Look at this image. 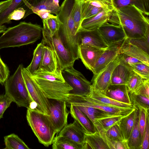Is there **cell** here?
Listing matches in <instances>:
<instances>
[{
	"label": "cell",
	"instance_id": "obj_53",
	"mask_svg": "<svg viewBox=\"0 0 149 149\" xmlns=\"http://www.w3.org/2000/svg\"><path fill=\"white\" fill-rule=\"evenodd\" d=\"M7 29L6 26L4 25L0 26V33H3Z\"/></svg>",
	"mask_w": 149,
	"mask_h": 149
},
{
	"label": "cell",
	"instance_id": "obj_15",
	"mask_svg": "<svg viewBox=\"0 0 149 149\" xmlns=\"http://www.w3.org/2000/svg\"><path fill=\"white\" fill-rule=\"evenodd\" d=\"M122 42L109 46L99 57L92 69V78L96 77L120 54V47Z\"/></svg>",
	"mask_w": 149,
	"mask_h": 149
},
{
	"label": "cell",
	"instance_id": "obj_35",
	"mask_svg": "<svg viewBox=\"0 0 149 149\" xmlns=\"http://www.w3.org/2000/svg\"><path fill=\"white\" fill-rule=\"evenodd\" d=\"M149 31L143 37L139 38H126L127 41L130 44L139 48L149 54Z\"/></svg>",
	"mask_w": 149,
	"mask_h": 149
},
{
	"label": "cell",
	"instance_id": "obj_18",
	"mask_svg": "<svg viewBox=\"0 0 149 149\" xmlns=\"http://www.w3.org/2000/svg\"><path fill=\"white\" fill-rule=\"evenodd\" d=\"M114 10H104L90 18L83 20L77 33L81 30H91L98 29L104 24L108 22L109 17Z\"/></svg>",
	"mask_w": 149,
	"mask_h": 149
},
{
	"label": "cell",
	"instance_id": "obj_12",
	"mask_svg": "<svg viewBox=\"0 0 149 149\" xmlns=\"http://www.w3.org/2000/svg\"><path fill=\"white\" fill-rule=\"evenodd\" d=\"M98 29L109 46L120 44L126 38L123 28L119 26L106 22Z\"/></svg>",
	"mask_w": 149,
	"mask_h": 149
},
{
	"label": "cell",
	"instance_id": "obj_11",
	"mask_svg": "<svg viewBox=\"0 0 149 149\" xmlns=\"http://www.w3.org/2000/svg\"><path fill=\"white\" fill-rule=\"evenodd\" d=\"M121 58V55L120 54L96 77L92 78V87L105 94L108 87L111 84L113 71L119 63Z\"/></svg>",
	"mask_w": 149,
	"mask_h": 149
},
{
	"label": "cell",
	"instance_id": "obj_27",
	"mask_svg": "<svg viewBox=\"0 0 149 149\" xmlns=\"http://www.w3.org/2000/svg\"><path fill=\"white\" fill-rule=\"evenodd\" d=\"M115 9L133 5L145 15H149V0H111Z\"/></svg>",
	"mask_w": 149,
	"mask_h": 149
},
{
	"label": "cell",
	"instance_id": "obj_10",
	"mask_svg": "<svg viewBox=\"0 0 149 149\" xmlns=\"http://www.w3.org/2000/svg\"><path fill=\"white\" fill-rule=\"evenodd\" d=\"M60 0H23L19 7L25 10L24 19L29 15L40 10H47L56 15L59 10Z\"/></svg>",
	"mask_w": 149,
	"mask_h": 149
},
{
	"label": "cell",
	"instance_id": "obj_9",
	"mask_svg": "<svg viewBox=\"0 0 149 149\" xmlns=\"http://www.w3.org/2000/svg\"><path fill=\"white\" fill-rule=\"evenodd\" d=\"M49 118L55 129L58 133L67 124L69 114L66 101L49 99Z\"/></svg>",
	"mask_w": 149,
	"mask_h": 149
},
{
	"label": "cell",
	"instance_id": "obj_36",
	"mask_svg": "<svg viewBox=\"0 0 149 149\" xmlns=\"http://www.w3.org/2000/svg\"><path fill=\"white\" fill-rule=\"evenodd\" d=\"M23 0H12L9 6L2 12L0 13V26L4 23H9L8 18L10 14L19 8Z\"/></svg>",
	"mask_w": 149,
	"mask_h": 149
},
{
	"label": "cell",
	"instance_id": "obj_48",
	"mask_svg": "<svg viewBox=\"0 0 149 149\" xmlns=\"http://www.w3.org/2000/svg\"><path fill=\"white\" fill-rule=\"evenodd\" d=\"M25 10L22 7H19L13 11L9 15L8 20L10 23L11 20H19L24 18Z\"/></svg>",
	"mask_w": 149,
	"mask_h": 149
},
{
	"label": "cell",
	"instance_id": "obj_26",
	"mask_svg": "<svg viewBox=\"0 0 149 149\" xmlns=\"http://www.w3.org/2000/svg\"><path fill=\"white\" fill-rule=\"evenodd\" d=\"M83 149H109L99 133L85 134Z\"/></svg>",
	"mask_w": 149,
	"mask_h": 149
},
{
	"label": "cell",
	"instance_id": "obj_45",
	"mask_svg": "<svg viewBox=\"0 0 149 149\" xmlns=\"http://www.w3.org/2000/svg\"><path fill=\"white\" fill-rule=\"evenodd\" d=\"M139 125L141 138L142 141L145 131L146 118V110L143 108L139 109Z\"/></svg>",
	"mask_w": 149,
	"mask_h": 149
},
{
	"label": "cell",
	"instance_id": "obj_7",
	"mask_svg": "<svg viewBox=\"0 0 149 149\" xmlns=\"http://www.w3.org/2000/svg\"><path fill=\"white\" fill-rule=\"evenodd\" d=\"M73 65L66 67L61 70L63 77L72 89L69 95L84 96L90 92L91 82L88 81L80 72L73 68Z\"/></svg>",
	"mask_w": 149,
	"mask_h": 149
},
{
	"label": "cell",
	"instance_id": "obj_25",
	"mask_svg": "<svg viewBox=\"0 0 149 149\" xmlns=\"http://www.w3.org/2000/svg\"><path fill=\"white\" fill-rule=\"evenodd\" d=\"M132 69L120 62L114 68L111 79V85H126Z\"/></svg>",
	"mask_w": 149,
	"mask_h": 149
},
{
	"label": "cell",
	"instance_id": "obj_46",
	"mask_svg": "<svg viewBox=\"0 0 149 149\" xmlns=\"http://www.w3.org/2000/svg\"><path fill=\"white\" fill-rule=\"evenodd\" d=\"M10 71L8 67L3 62L0 57V83L4 84L8 77Z\"/></svg>",
	"mask_w": 149,
	"mask_h": 149
},
{
	"label": "cell",
	"instance_id": "obj_19",
	"mask_svg": "<svg viewBox=\"0 0 149 149\" xmlns=\"http://www.w3.org/2000/svg\"><path fill=\"white\" fill-rule=\"evenodd\" d=\"M84 96L92 101L109 106L126 108L134 107L132 105L122 103L112 99L92 86L89 93Z\"/></svg>",
	"mask_w": 149,
	"mask_h": 149
},
{
	"label": "cell",
	"instance_id": "obj_20",
	"mask_svg": "<svg viewBox=\"0 0 149 149\" xmlns=\"http://www.w3.org/2000/svg\"><path fill=\"white\" fill-rule=\"evenodd\" d=\"M59 132L58 135L64 136L77 143L83 144L85 133L75 120L72 123L66 125Z\"/></svg>",
	"mask_w": 149,
	"mask_h": 149
},
{
	"label": "cell",
	"instance_id": "obj_4",
	"mask_svg": "<svg viewBox=\"0 0 149 149\" xmlns=\"http://www.w3.org/2000/svg\"><path fill=\"white\" fill-rule=\"evenodd\" d=\"M22 64L5 82V94L19 107L36 108V105L31 98L26 87L22 73Z\"/></svg>",
	"mask_w": 149,
	"mask_h": 149
},
{
	"label": "cell",
	"instance_id": "obj_24",
	"mask_svg": "<svg viewBox=\"0 0 149 149\" xmlns=\"http://www.w3.org/2000/svg\"><path fill=\"white\" fill-rule=\"evenodd\" d=\"M68 106L71 116L81 126L85 133H94L95 132L94 127L88 117L75 106L72 105Z\"/></svg>",
	"mask_w": 149,
	"mask_h": 149
},
{
	"label": "cell",
	"instance_id": "obj_30",
	"mask_svg": "<svg viewBox=\"0 0 149 149\" xmlns=\"http://www.w3.org/2000/svg\"><path fill=\"white\" fill-rule=\"evenodd\" d=\"M53 149H83L82 144L77 143L61 135L54 137L52 143Z\"/></svg>",
	"mask_w": 149,
	"mask_h": 149
},
{
	"label": "cell",
	"instance_id": "obj_43",
	"mask_svg": "<svg viewBox=\"0 0 149 149\" xmlns=\"http://www.w3.org/2000/svg\"><path fill=\"white\" fill-rule=\"evenodd\" d=\"M149 111H146V123L142 142L141 149L149 148Z\"/></svg>",
	"mask_w": 149,
	"mask_h": 149
},
{
	"label": "cell",
	"instance_id": "obj_6",
	"mask_svg": "<svg viewBox=\"0 0 149 149\" xmlns=\"http://www.w3.org/2000/svg\"><path fill=\"white\" fill-rule=\"evenodd\" d=\"M42 35L45 44L49 46L56 55L61 71L66 67L73 65L75 60L65 47L58 32L52 36L42 28Z\"/></svg>",
	"mask_w": 149,
	"mask_h": 149
},
{
	"label": "cell",
	"instance_id": "obj_37",
	"mask_svg": "<svg viewBox=\"0 0 149 149\" xmlns=\"http://www.w3.org/2000/svg\"><path fill=\"white\" fill-rule=\"evenodd\" d=\"M95 131L99 134L102 139L108 146L109 149H115V142L111 141L108 138L106 131L99 120H96L93 123Z\"/></svg>",
	"mask_w": 149,
	"mask_h": 149
},
{
	"label": "cell",
	"instance_id": "obj_3",
	"mask_svg": "<svg viewBox=\"0 0 149 149\" xmlns=\"http://www.w3.org/2000/svg\"><path fill=\"white\" fill-rule=\"evenodd\" d=\"M31 76L46 98L67 101L72 88L65 81L60 68L53 73L38 72Z\"/></svg>",
	"mask_w": 149,
	"mask_h": 149
},
{
	"label": "cell",
	"instance_id": "obj_39",
	"mask_svg": "<svg viewBox=\"0 0 149 149\" xmlns=\"http://www.w3.org/2000/svg\"><path fill=\"white\" fill-rule=\"evenodd\" d=\"M42 22L43 28L47 30L51 35H53L58 32L60 25L57 17L42 20Z\"/></svg>",
	"mask_w": 149,
	"mask_h": 149
},
{
	"label": "cell",
	"instance_id": "obj_34",
	"mask_svg": "<svg viewBox=\"0 0 149 149\" xmlns=\"http://www.w3.org/2000/svg\"><path fill=\"white\" fill-rule=\"evenodd\" d=\"M144 79L132 70L126 84L129 92L134 93L143 83Z\"/></svg>",
	"mask_w": 149,
	"mask_h": 149
},
{
	"label": "cell",
	"instance_id": "obj_38",
	"mask_svg": "<svg viewBox=\"0 0 149 149\" xmlns=\"http://www.w3.org/2000/svg\"><path fill=\"white\" fill-rule=\"evenodd\" d=\"M130 67L143 79H149V66L141 62L131 64Z\"/></svg>",
	"mask_w": 149,
	"mask_h": 149
},
{
	"label": "cell",
	"instance_id": "obj_32",
	"mask_svg": "<svg viewBox=\"0 0 149 149\" xmlns=\"http://www.w3.org/2000/svg\"><path fill=\"white\" fill-rule=\"evenodd\" d=\"M4 149H29L28 146L17 135L12 134L4 137Z\"/></svg>",
	"mask_w": 149,
	"mask_h": 149
},
{
	"label": "cell",
	"instance_id": "obj_40",
	"mask_svg": "<svg viewBox=\"0 0 149 149\" xmlns=\"http://www.w3.org/2000/svg\"><path fill=\"white\" fill-rule=\"evenodd\" d=\"M83 0H75V3L72 11V17L77 32L81 22V6Z\"/></svg>",
	"mask_w": 149,
	"mask_h": 149
},
{
	"label": "cell",
	"instance_id": "obj_5",
	"mask_svg": "<svg viewBox=\"0 0 149 149\" xmlns=\"http://www.w3.org/2000/svg\"><path fill=\"white\" fill-rule=\"evenodd\" d=\"M27 109L26 118L29 125L39 142L48 147L58 133L49 116L36 108Z\"/></svg>",
	"mask_w": 149,
	"mask_h": 149
},
{
	"label": "cell",
	"instance_id": "obj_54",
	"mask_svg": "<svg viewBox=\"0 0 149 149\" xmlns=\"http://www.w3.org/2000/svg\"><path fill=\"white\" fill-rule=\"evenodd\" d=\"M87 0V1H93V0Z\"/></svg>",
	"mask_w": 149,
	"mask_h": 149
},
{
	"label": "cell",
	"instance_id": "obj_41",
	"mask_svg": "<svg viewBox=\"0 0 149 149\" xmlns=\"http://www.w3.org/2000/svg\"><path fill=\"white\" fill-rule=\"evenodd\" d=\"M107 136L111 141L116 142L125 140L118 125H115L106 131Z\"/></svg>",
	"mask_w": 149,
	"mask_h": 149
},
{
	"label": "cell",
	"instance_id": "obj_2",
	"mask_svg": "<svg viewBox=\"0 0 149 149\" xmlns=\"http://www.w3.org/2000/svg\"><path fill=\"white\" fill-rule=\"evenodd\" d=\"M42 30L41 26L37 24L21 22L7 29L0 37V49L33 43L41 37Z\"/></svg>",
	"mask_w": 149,
	"mask_h": 149
},
{
	"label": "cell",
	"instance_id": "obj_49",
	"mask_svg": "<svg viewBox=\"0 0 149 149\" xmlns=\"http://www.w3.org/2000/svg\"><path fill=\"white\" fill-rule=\"evenodd\" d=\"M121 54V58L120 63L128 67H130L131 64L142 62L139 60L125 54Z\"/></svg>",
	"mask_w": 149,
	"mask_h": 149
},
{
	"label": "cell",
	"instance_id": "obj_29",
	"mask_svg": "<svg viewBox=\"0 0 149 149\" xmlns=\"http://www.w3.org/2000/svg\"><path fill=\"white\" fill-rule=\"evenodd\" d=\"M139 109H137L134 126L130 136L127 140L129 149H141L142 142L139 129Z\"/></svg>",
	"mask_w": 149,
	"mask_h": 149
},
{
	"label": "cell",
	"instance_id": "obj_47",
	"mask_svg": "<svg viewBox=\"0 0 149 149\" xmlns=\"http://www.w3.org/2000/svg\"><path fill=\"white\" fill-rule=\"evenodd\" d=\"M134 93L149 97V79H144L143 83Z\"/></svg>",
	"mask_w": 149,
	"mask_h": 149
},
{
	"label": "cell",
	"instance_id": "obj_33",
	"mask_svg": "<svg viewBox=\"0 0 149 149\" xmlns=\"http://www.w3.org/2000/svg\"><path fill=\"white\" fill-rule=\"evenodd\" d=\"M131 104L138 109L143 108L147 111L149 109V97L129 92Z\"/></svg>",
	"mask_w": 149,
	"mask_h": 149
},
{
	"label": "cell",
	"instance_id": "obj_17",
	"mask_svg": "<svg viewBox=\"0 0 149 149\" xmlns=\"http://www.w3.org/2000/svg\"><path fill=\"white\" fill-rule=\"evenodd\" d=\"M58 68H60L59 65L54 52L49 46L45 45L42 61L36 72L43 71L53 73Z\"/></svg>",
	"mask_w": 149,
	"mask_h": 149
},
{
	"label": "cell",
	"instance_id": "obj_13",
	"mask_svg": "<svg viewBox=\"0 0 149 149\" xmlns=\"http://www.w3.org/2000/svg\"><path fill=\"white\" fill-rule=\"evenodd\" d=\"M107 9H115L111 0H83L81 6V22L83 20Z\"/></svg>",
	"mask_w": 149,
	"mask_h": 149
},
{
	"label": "cell",
	"instance_id": "obj_31",
	"mask_svg": "<svg viewBox=\"0 0 149 149\" xmlns=\"http://www.w3.org/2000/svg\"><path fill=\"white\" fill-rule=\"evenodd\" d=\"M42 39L41 42L38 44L34 50L32 61L30 65L26 68L31 75H33L37 70L41 63L43 52V48L45 45Z\"/></svg>",
	"mask_w": 149,
	"mask_h": 149
},
{
	"label": "cell",
	"instance_id": "obj_44",
	"mask_svg": "<svg viewBox=\"0 0 149 149\" xmlns=\"http://www.w3.org/2000/svg\"><path fill=\"white\" fill-rule=\"evenodd\" d=\"M12 102L11 99L6 94L0 95V119L3 118L4 112Z\"/></svg>",
	"mask_w": 149,
	"mask_h": 149
},
{
	"label": "cell",
	"instance_id": "obj_42",
	"mask_svg": "<svg viewBox=\"0 0 149 149\" xmlns=\"http://www.w3.org/2000/svg\"><path fill=\"white\" fill-rule=\"evenodd\" d=\"M129 114L124 115L118 116L109 118L99 120L105 130L107 131L115 125H118L120 120Z\"/></svg>",
	"mask_w": 149,
	"mask_h": 149
},
{
	"label": "cell",
	"instance_id": "obj_28",
	"mask_svg": "<svg viewBox=\"0 0 149 149\" xmlns=\"http://www.w3.org/2000/svg\"><path fill=\"white\" fill-rule=\"evenodd\" d=\"M122 118L118 125L124 139L127 140L129 138L134 126L136 113L137 109Z\"/></svg>",
	"mask_w": 149,
	"mask_h": 149
},
{
	"label": "cell",
	"instance_id": "obj_22",
	"mask_svg": "<svg viewBox=\"0 0 149 149\" xmlns=\"http://www.w3.org/2000/svg\"><path fill=\"white\" fill-rule=\"evenodd\" d=\"M120 53L134 58L149 66V55L139 48L130 44L125 39L120 46Z\"/></svg>",
	"mask_w": 149,
	"mask_h": 149
},
{
	"label": "cell",
	"instance_id": "obj_8",
	"mask_svg": "<svg viewBox=\"0 0 149 149\" xmlns=\"http://www.w3.org/2000/svg\"><path fill=\"white\" fill-rule=\"evenodd\" d=\"M22 73L29 94L36 105V109L49 116L50 104L49 99L45 96L26 68H23Z\"/></svg>",
	"mask_w": 149,
	"mask_h": 149
},
{
	"label": "cell",
	"instance_id": "obj_14",
	"mask_svg": "<svg viewBox=\"0 0 149 149\" xmlns=\"http://www.w3.org/2000/svg\"><path fill=\"white\" fill-rule=\"evenodd\" d=\"M77 33L79 46L88 45L104 49L109 47L104 41L98 29L91 30H81Z\"/></svg>",
	"mask_w": 149,
	"mask_h": 149
},
{
	"label": "cell",
	"instance_id": "obj_23",
	"mask_svg": "<svg viewBox=\"0 0 149 149\" xmlns=\"http://www.w3.org/2000/svg\"><path fill=\"white\" fill-rule=\"evenodd\" d=\"M74 106L86 115L93 124L96 120L125 115L111 113L92 107L78 105Z\"/></svg>",
	"mask_w": 149,
	"mask_h": 149
},
{
	"label": "cell",
	"instance_id": "obj_50",
	"mask_svg": "<svg viewBox=\"0 0 149 149\" xmlns=\"http://www.w3.org/2000/svg\"><path fill=\"white\" fill-rule=\"evenodd\" d=\"M39 16L42 20L47 19L51 18H56V16H54L47 10H40L36 13Z\"/></svg>",
	"mask_w": 149,
	"mask_h": 149
},
{
	"label": "cell",
	"instance_id": "obj_21",
	"mask_svg": "<svg viewBox=\"0 0 149 149\" xmlns=\"http://www.w3.org/2000/svg\"><path fill=\"white\" fill-rule=\"evenodd\" d=\"M105 95L116 101L132 104L128 90L126 85L110 84L108 87Z\"/></svg>",
	"mask_w": 149,
	"mask_h": 149
},
{
	"label": "cell",
	"instance_id": "obj_16",
	"mask_svg": "<svg viewBox=\"0 0 149 149\" xmlns=\"http://www.w3.org/2000/svg\"><path fill=\"white\" fill-rule=\"evenodd\" d=\"M105 50L88 45H80L79 47V58L86 68L92 71L96 61Z\"/></svg>",
	"mask_w": 149,
	"mask_h": 149
},
{
	"label": "cell",
	"instance_id": "obj_52",
	"mask_svg": "<svg viewBox=\"0 0 149 149\" xmlns=\"http://www.w3.org/2000/svg\"><path fill=\"white\" fill-rule=\"evenodd\" d=\"M12 0H7L0 2V13L4 10L10 4Z\"/></svg>",
	"mask_w": 149,
	"mask_h": 149
},
{
	"label": "cell",
	"instance_id": "obj_1",
	"mask_svg": "<svg viewBox=\"0 0 149 149\" xmlns=\"http://www.w3.org/2000/svg\"><path fill=\"white\" fill-rule=\"evenodd\" d=\"M108 22L121 27L126 38H141L149 31L148 19L133 5L113 10Z\"/></svg>",
	"mask_w": 149,
	"mask_h": 149
},
{
	"label": "cell",
	"instance_id": "obj_51",
	"mask_svg": "<svg viewBox=\"0 0 149 149\" xmlns=\"http://www.w3.org/2000/svg\"><path fill=\"white\" fill-rule=\"evenodd\" d=\"M115 149H129L127 141L125 140L115 142Z\"/></svg>",
	"mask_w": 149,
	"mask_h": 149
}]
</instances>
